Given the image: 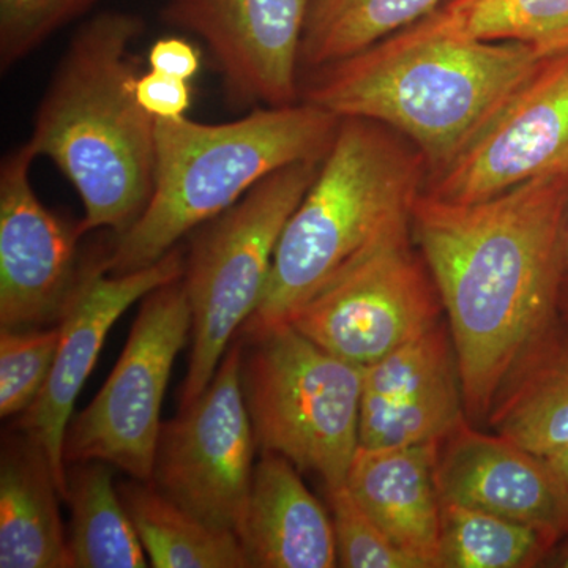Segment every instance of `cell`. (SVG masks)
Listing matches in <instances>:
<instances>
[{"instance_id": "17", "label": "cell", "mask_w": 568, "mask_h": 568, "mask_svg": "<svg viewBox=\"0 0 568 568\" xmlns=\"http://www.w3.org/2000/svg\"><path fill=\"white\" fill-rule=\"evenodd\" d=\"M237 537L250 567H338L331 514L282 455L263 454L254 465Z\"/></svg>"}, {"instance_id": "30", "label": "cell", "mask_w": 568, "mask_h": 568, "mask_svg": "<svg viewBox=\"0 0 568 568\" xmlns=\"http://www.w3.org/2000/svg\"><path fill=\"white\" fill-rule=\"evenodd\" d=\"M136 100L152 118L182 119L192 106V88L189 81L151 70L138 78Z\"/></svg>"}, {"instance_id": "12", "label": "cell", "mask_w": 568, "mask_h": 568, "mask_svg": "<svg viewBox=\"0 0 568 568\" xmlns=\"http://www.w3.org/2000/svg\"><path fill=\"white\" fill-rule=\"evenodd\" d=\"M28 142L0 166V327L26 331L59 324L80 287V223L41 204L31 182Z\"/></svg>"}, {"instance_id": "1", "label": "cell", "mask_w": 568, "mask_h": 568, "mask_svg": "<svg viewBox=\"0 0 568 568\" xmlns=\"http://www.w3.org/2000/svg\"><path fill=\"white\" fill-rule=\"evenodd\" d=\"M568 173L534 179L473 204L422 192L414 244L439 293L466 417L485 424L519 358L560 317Z\"/></svg>"}, {"instance_id": "7", "label": "cell", "mask_w": 568, "mask_h": 568, "mask_svg": "<svg viewBox=\"0 0 568 568\" xmlns=\"http://www.w3.org/2000/svg\"><path fill=\"white\" fill-rule=\"evenodd\" d=\"M321 163H294L276 171L194 233L182 275L193 316L182 407L207 388L234 336L260 305L284 227Z\"/></svg>"}, {"instance_id": "16", "label": "cell", "mask_w": 568, "mask_h": 568, "mask_svg": "<svg viewBox=\"0 0 568 568\" xmlns=\"http://www.w3.org/2000/svg\"><path fill=\"white\" fill-rule=\"evenodd\" d=\"M439 444L396 448L358 446L346 478L355 503L377 528L425 568H437L439 559L443 526V500L437 488Z\"/></svg>"}, {"instance_id": "9", "label": "cell", "mask_w": 568, "mask_h": 568, "mask_svg": "<svg viewBox=\"0 0 568 568\" xmlns=\"http://www.w3.org/2000/svg\"><path fill=\"white\" fill-rule=\"evenodd\" d=\"M244 345L233 343L207 388L160 429L152 484L213 529L237 536L256 450L242 388Z\"/></svg>"}, {"instance_id": "34", "label": "cell", "mask_w": 568, "mask_h": 568, "mask_svg": "<svg viewBox=\"0 0 568 568\" xmlns=\"http://www.w3.org/2000/svg\"><path fill=\"white\" fill-rule=\"evenodd\" d=\"M559 315L568 323V276L564 278L562 290H560Z\"/></svg>"}, {"instance_id": "25", "label": "cell", "mask_w": 568, "mask_h": 568, "mask_svg": "<svg viewBox=\"0 0 568 568\" xmlns=\"http://www.w3.org/2000/svg\"><path fill=\"white\" fill-rule=\"evenodd\" d=\"M459 375L395 403L361 409V446L396 448L439 444L466 420Z\"/></svg>"}, {"instance_id": "20", "label": "cell", "mask_w": 568, "mask_h": 568, "mask_svg": "<svg viewBox=\"0 0 568 568\" xmlns=\"http://www.w3.org/2000/svg\"><path fill=\"white\" fill-rule=\"evenodd\" d=\"M123 507L155 568L250 567L234 532L213 529L163 495L152 481H122Z\"/></svg>"}, {"instance_id": "24", "label": "cell", "mask_w": 568, "mask_h": 568, "mask_svg": "<svg viewBox=\"0 0 568 568\" xmlns=\"http://www.w3.org/2000/svg\"><path fill=\"white\" fill-rule=\"evenodd\" d=\"M560 540L545 530L443 503L437 568H530L540 566Z\"/></svg>"}, {"instance_id": "5", "label": "cell", "mask_w": 568, "mask_h": 568, "mask_svg": "<svg viewBox=\"0 0 568 568\" xmlns=\"http://www.w3.org/2000/svg\"><path fill=\"white\" fill-rule=\"evenodd\" d=\"M342 119L298 100L256 108L226 123L156 119L151 200L103 256L110 275L159 263L179 241L233 207L268 175L290 164L321 162Z\"/></svg>"}, {"instance_id": "2", "label": "cell", "mask_w": 568, "mask_h": 568, "mask_svg": "<svg viewBox=\"0 0 568 568\" xmlns=\"http://www.w3.org/2000/svg\"><path fill=\"white\" fill-rule=\"evenodd\" d=\"M144 21L102 11L74 33L33 122L29 148L50 159L84 205L82 235L133 226L152 196L156 119L136 100L130 48Z\"/></svg>"}, {"instance_id": "15", "label": "cell", "mask_w": 568, "mask_h": 568, "mask_svg": "<svg viewBox=\"0 0 568 568\" xmlns=\"http://www.w3.org/2000/svg\"><path fill=\"white\" fill-rule=\"evenodd\" d=\"M437 488L443 503L568 537V487L549 459L467 418L439 444Z\"/></svg>"}, {"instance_id": "22", "label": "cell", "mask_w": 568, "mask_h": 568, "mask_svg": "<svg viewBox=\"0 0 568 568\" xmlns=\"http://www.w3.org/2000/svg\"><path fill=\"white\" fill-rule=\"evenodd\" d=\"M443 0H312L298 51L301 73L353 58L432 14Z\"/></svg>"}, {"instance_id": "4", "label": "cell", "mask_w": 568, "mask_h": 568, "mask_svg": "<svg viewBox=\"0 0 568 568\" xmlns=\"http://www.w3.org/2000/svg\"><path fill=\"white\" fill-rule=\"evenodd\" d=\"M428 179L424 155L383 123L345 118L284 227L263 298L242 338L287 323L332 280L410 227Z\"/></svg>"}, {"instance_id": "27", "label": "cell", "mask_w": 568, "mask_h": 568, "mask_svg": "<svg viewBox=\"0 0 568 568\" xmlns=\"http://www.w3.org/2000/svg\"><path fill=\"white\" fill-rule=\"evenodd\" d=\"M61 339V324L0 331V416L24 414L47 384Z\"/></svg>"}, {"instance_id": "13", "label": "cell", "mask_w": 568, "mask_h": 568, "mask_svg": "<svg viewBox=\"0 0 568 568\" xmlns=\"http://www.w3.org/2000/svg\"><path fill=\"white\" fill-rule=\"evenodd\" d=\"M312 0H168L163 20L204 41L234 103L301 99L298 51Z\"/></svg>"}, {"instance_id": "10", "label": "cell", "mask_w": 568, "mask_h": 568, "mask_svg": "<svg viewBox=\"0 0 568 568\" xmlns=\"http://www.w3.org/2000/svg\"><path fill=\"white\" fill-rule=\"evenodd\" d=\"M407 227L347 267L291 316L306 338L351 364H375L440 323L443 302Z\"/></svg>"}, {"instance_id": "21", "label": "cell", "mask_w": 568, "mask_h": 568, "mask_svg": "<svg viewBox=\"0 0 568 568\" xmlns=\"http://www.w3.org/2000/svg\"><path fill=\"white\" fill-rule=\"evenodd\" d=\"M108 466L89 462L67 467L71 568L149 567L145 549Z\"/></svg>"}, {"instance_id": "29", "label": "cell", "mask_w": 568, "mask_h": 568, "mask_svg": "<svg viewBox=\"0 0 568 568\" xmlns=\"http://www.w3.org/2000/svg\"><path fill=\"white\" fill-rule=\"evenodd\" d=\"M99 0H0V69L32 54L52 33L88 13Z\"/></svg>"}, {"instance_id": "31", "label": "cell", "mask_w": 568, "mask_h": 568, "mask_svg": "<svg viewBox=\"0 0 568 568\" xmlns=\"http://www.w3.org/2000/svg\"><path fill=\"white\" fill-rule=\"evenodd\" d=\"M151 70L179 80L190 81L201 69V54L189 41L179 37L156 40L149 50Z\"/></svg>"}, {"instance_id": "35", "label": "cell", "mask_w": 568, "mask_h": 568, "mask_svg": "<svg viewBox=\"0 0 568 568\" xmlns=\"http://www.w3.org/2000/svg\"><path fill=\"white\" fill-rule=\"evenodd\" d=\"M552 566L568 568V545L560 549L558 558L555 559Z\"/></svg>"}, {"instance_id": "26", "label": "cell", "mask_w": 568, "mask_h": 568, "mask_svg": "<svg viewBox=\"0 0 568 568\" xmlns=\"http://www.w3.org/2000/svg\"><path fill=\"white\" fill-rule=\"evenodd\" d=\"M452 375H459L457 354L448 324L440 321L364 368L361 409L416 395Z\"/></svg>"}, {"instance_id": "3", "label": "cell", "mask_w": 568, "mask_h": 568, "mask_svg": "<svg viewBox=\"0 0 568 568\" xmlns=\"http://www.w3.org/2000/svg\"><path fill=\"white\" fill-rule=\"evenodd\" d=\"M549 54L514 41L435 36L416 24L313 73L301 100L402 134L443 168Z\"/></svg>"}, {"instance_id": "11", "label": "cell", "mask_w": 568, "mask_h": 568, "mask_svg": "<svg viewBox=\"0 0 568 568\" xmlns=\"http://www.w3.org/2000/svg\"><path fill=\"white\" fill-rule=\"evenodd\" d=\"M560 173H568V51L538 63L454 159L428 174L424 193L480 203Z\"/></svg>"}, {"instance_id": "8", "label": "cell", "mask_w": 568, "mask_h": 568, "mask_svg": "<svg viewBox=\"0 0 568 568\" xmlns=\"http://www.w3.org/2000/svg\"><path fill=\"white\" fill-rule=\"evenodd\" d=\"M182 278L149 293L110 377L67 428L65 465L100 462L151 481L160 414L175 357L192 335Z\"/></svg>"}, {"instance_id": "23", "label": "cell", "mask_w": 568, "mask_h": 568, "mask_svg": "<svg viewBox=\"0 0 568 568\" xmlns=\"http://www.w3.org/2000/svg\"><path fill=\"white\" fill-rule=\"evenodd\" d=\"M416 26L448 39L568 51V0H448Z\"/></svg>"}, {"instance_id": "19", "label": "cell", "mask_w": 568, "mask_h": 568, "mask_svg": "<svg viewBox=\"0 0 568 568\" xmlns=\"http://www.w3.org/2000/svg\"><path fill=\"white\" fill-rule=\"evenodd\" d=\"M488 428L538 457L568 446V323L534 343L508 373L489 410Z\"/></svg>"}, {"instance_id": "33", "label": "cell", "mask_w": 568, "mask_h": 568, "mask_svg": "<svg viewBox=\"0 0 568 568\" xmlns=\"http://www.w3.org/2000/svg\"><path fill=\"white\" fill-rule=\"evenodd\" d=\"M562 264L564 274L568 276V200L566 204V211H564L562 220Z\"/></svg>"}, {"instance_id": "32", "label": "cell", "mask_w": 568, "mask_h": 568, "mask_svg": "<svg viewBox=\"0 0 568 568\" xmlns=\"http://www.w3.org/2000/svg\"><path fill=\"white\" fill-rule=\"evenodd\" d=\"M555 469L558 470L559 476L564 478L568 487V446L559 450L558 454L551 455L547 458Z\"/></svg>"}, {"instance_id": "14", "label": "cell", "mask_w": 568, "mask_h": 568, "mask_svg": "<svg viewBox=\"0 0 568 568\" xmlns=\"http://www.w3.org/2000/svg\"><path fill=\"white\" fill-rule=\"evenodd\" d=\"M185 254L175 246L159 263L125 275L104 272L103 256L89 261L80 287L61 323V339L47 384L32 406L21 414L20 429L31 436L50 458L63 500L67 465L63 458L67 428L85 381L102 353L104 339L134 304L156 287L182 278Z\"/></svg>"}, {"instance_id": "18", "label": "cell", "mask_w": 568, "mask_h": 568, "mask_svg": "<svg viewBox=\"0 0 568 568\" xmlns=\"http://www.w3.org/2000/svg\"><path fill=\"white\" fill-rule=\"evenodd\" d=\"M58 478L39 443L3 437L0 457V567L71 568Z\"/></svg>"}, {"instance_id": "28", "label": "cell", "mask_w": 568, "mask_h": 568, "mask_svg": "<svg viewBox=\"0 0 568 568\" xmlns=\"http://www.w3.org/2000/svg\"><path fill=\"white\" fill-rule=\"evenodd\" d=\"M327 493L334 525L336 559L345 568H425L396 547L364 508L355 503L346 485Z\"/></svg>"}, {"instance_id": "6", "label": "cell", "mask_w": 568, "mask_h": 568, "mask_svg": "<svg viewBox=\"0 0 568 568\" xmlns=\"http://www.w3.org/2000/svg\"><path fill=\"white\" fill-rule=\"evenodd\" d=\"M242 339L252 343L242 354V388L256 447L315 474L325 491L345 487L361 446L364 368L290 323Z\"/></svg>"}]
</instances>
